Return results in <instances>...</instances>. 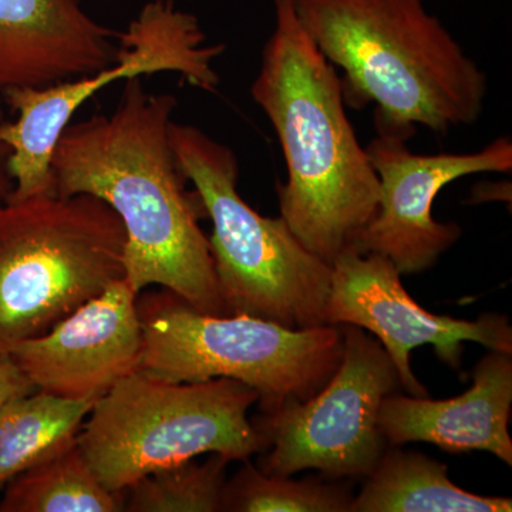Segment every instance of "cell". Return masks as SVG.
<instances>
[{
	"instance_id": "6da1fadb",
	"label": "cell",
	"mask_w": 512,
	"mask_h": 512,
	"mask_svg": "<svg viewBox=\"0 0 512 512\" xmlns=\"http://www.w3.org/2000/svg\"><path fill=\"white\" fill-rule=\"evenodd\" d=\"M177 99L150 93L140 77L126 80L119 107L64 128L53 150V191L67 198L89 194L119 215L126 229L124 266L140 295L158 285L192 308L224 315L200 195L170 143Z\"/></svg>"
},
{
	"instance_id": "7a4b0ae2",
	"label": "cell",
	"mask_w": 512,
	"mask_h": 512,
	"mask_svg": "<svg viewBox=\"0 0 512 512\" xmlns=\"http://www.w3.org/2000/svg\"><path fill=\"white\" fill-rule=\"evenodd\" d=\"M272 2L275 29L252 99L284 150L281 217L303 247L332 265L375 218L379 177L346 114L336 67L302 28L295 0Z\"/></svg>"
},
{
	"instance_id": "3957f363",
	"label": "cell",
	"mask_w": 512,
	"mask_h": 512,
	"mask_svg": "<svg viewBox=\"0 0 512 512\" xmlns=\"http://www.w3.org/2000/svg\"><path fill=\"white\" fill-rule=\"evenodd\" d=\"M320 53L343 72V100L375 106L377 136L409 141L480 119L488 80L423 0H295Z\"/></svg>"
},
{
	"instance_id": "277c9868",
	"label": "cell",
	"mask_w": 512,
	"mask_h": 512,
	"mask_svg": "<svg viewBox=\"0 0 512 512\" xmlns=\"http://www.w3.org/2000/svg\"><path fill=\"white\" fill-rule=\"evenodd\" d=\"M170 143L212 222L208 241L224 315L293 330L325 326L332 266L303 247L284 218L262 217L242 200L231 148L174 121Z\"/></svg>"
},
{
	"instance_id": "5b68a950",
	"label": "cell",
	"mask_w": 512,
	"mask_h": 512,
	"mask_svg": "<svg viewBox=\"0 0 512 512\" xmlns=\"http://www.w3.org/2000/svg\"><path fill=\"white\" fill-rule=\"evenodd\" d=\"M259 394L237 380L171 383L136 372L94 404L77 446L104 487L123 493L141 477L202 456L247 461L268 450L248 412Z\"/></svg>"
},
{
	"instance_id": "8992f818",
	"label": "cell",
	"mask_w": 512,
	"mask_h": 512,
	"mask_svg": "<svg viewBox=\"0 0 512 512\" xmlns=\"http://www.w3.org/2000/svg\"><path fill=\"white\" fill-rule=\"evenodd\" d=\"M137 312L138 372L171 383L237 380L256 390L265 413L318 393L342 357L340 326L293 330L252 316L208 315L164 288L141 292Z\"/></svg>"
},
{
	"instance_id": "52a82bcc",
	"label": "cell",
	"mask_w": 512,
	"mask_h": 512,
	"mask_svg": "<svg viewBox=\"0 0 512 512\" xmlns=\"http://www.w3.org/2000/svg\"><path fill=\"white\" fill-rule=\"evenodd\" d=\"M126 229L89 194L0 208V352L36 338L126 275Z\"/></svg>"
},
{
	"instance_id": "ba28073f",
	"label": "cell",
	"mask_w": 512,
	"mask_h": 512,
	"mask_svg": "<svg viewBox=\"0 0 512 512\" xmlns=\"http://www.w3.org/2000/svg\"><path fill=\"white\" fill-rule=\"evenodd\" d=\"M205 40L194 15L175 8L173 0H154L120 33L119 57L110 66L43 89L3 92L18 111L16 121L0 124V143L9 148L8 171L15 181L6 202L55 195L50 163L57 140L76 111L111 83L170 72L197 89L214 92L220 84L214 60L225 46H205Z\"/></svg>"
},
{
	"instance_id": "9c48e42d",
	"label": "cell",
	"mask_w": 512,
	"mask_h": 512,
	"mask_svg": "<svg viewBox=\"0 0 512 512\" xmlns=\"http://www.w3.org/2000/svg\"><path fill=\"white\" fill-rule=\"evenodd\" d=\"M340 330L342 357L329 382L308 400L285 403L256 424L271 450L261 460L264 473L292 476L313 468L330 478L367 477L382 458L380 409L399 386V375L365 329Z\"/></svg>"
},
{
	"instance_id": "30bf717a",
	"label": "cell",
	"mask_w": 512,
	"mask_h": 512,
	"mask_svg": "<svg viewBox=\"0 0 512 512\" xmlns=\"http://www.w3.org/2000/svg\"><path fill=\"white\" fill-rule=\"evenodd\" d=\"M330 266L326 325L359 326L373 333L409 396L429 397L410 366V353L421 346H433L453 369L460 366L466 342L512 355V328L505 316L485 313L471 322L426 311L407 293L399 269L384 255L349 247Z\"/></svg>"
},
{
	"instance_id": "8fae6325",
	"label": "cell",
	"mask_w": 512,
	"mask_h": 512,
	"mask_svg": "<svg viewBox=\"0 0 512 512\" xmlns=\"http://www.w3.org/2000/svg\"><path fill=\"white\" fill-rule=\"evenodd\" d=\"M366 153L379 177V208L350 247L386 256L402 275L433 268L461 237L460 225L441 224L431 215L446 185L471 174L512 171L507 137L477 153L420 156L410 151L407 141L377 136Z\"/></svg>"
},
{
	"instance_id": "7c38bea8",
	"label": "cell",
	"mask_w": 512,
	"mask_h": 512,
	"mask_svg": "<svg viewBox=\"0 0 512 512\" xmlns=\"http://www.w3.org/2000/svg\"><path fill=\"white\" fill-rule=\"evenodd\" d=\"M137 293L126 279L106 289L43 335L9 350L37 390L72 400H97L140 370L143 328Z\"/></svg>"
},
{
	"instance_id": "4fadbf2b",
	"label": "cell",
	"mask_w": 512,
	"mask_h": 512,
	"mask_svg": "<svg viewBox=\"0 0 512 512\" xmlns=\"http://www.w3.org/2000/svg\"><path fill=\"white\" fill-rule=\"evenodd\" d=\"M119 35L82 0H0V92L99 72L119 57Z\"/></svg>"
},
{
	"instance_id": "5bb4252c",
	"label": "cell",
	"mask_w": 512,
	"mask_h": 512,
	"mask_svg": "<svg viewBox=\"0 0 512 512\" xmlns=\"http://www.w3.org/2000/svg\"><path fill=\"white\" fill-rule=\"evenodd\" d=\"M512 355L491 350L477 363L473 384L448 400L390 394L379 426L386 443H431L448 453L488 451L512 466Z\"/></svg>"
},
{
	"instance_id": "9a60e30c",
	"label": "cell",
	"mask_w": 512,
	"mask_h": 512,
	"mask_svg": "<svg viewBox=\"0 0 512 512\" xmlns=\"http://www.w3.org/2000/svg\"><path fill=\"white\" fill-rule=\"evenodd\" d=\"M350 512H510L507 497H485L457 487L447 466L394 446L369 474Z\"/></svg>"
},
{
	"instance_id": "2e32d148",
	"label": "cell",
	"mask_w": 512,
	"mask_h": 512,
	"mask_svg": "<svg viewBox=\"0 0 512 512\" xmlns=\"http://www.w3.org/2000/svg\"><path fill=\"white\" fill-rule=\"evenodd\" d=\"M94 400H72L35 390L0 410V490L19 474L76 443Z\"/></svg>"
},
{
	"instance_id": "e0dca14e",
	"label": "cell",
	"mask_w": 512,
	"mask_h": 512,
	"mask_svg": "<svg viewBox=\"0 0 512 512\" xmlns=\"http://www.w3.org/2000/svg\"><path fill=\"white\" fill-rule=\"evenodd\" d=\"M0 512H121L123 493L104 487L76 443L23 471L5 488Z\"/></svg>"
},
{
	"instance_id": "ac0fdd59",
	"label": "cell",
	"mask_w": 512,
	"mask_h": 512,
	"mask_svg": "<svg viewBox=\"0 0 512 512\" xmlns=\"http://www.w3.org/2000/svg\"><path fill=\"white\" fill-rule=\"evenodd\" d=\"M228 463L220 454H211L202 463L192 458L147 474L123 491L124 511H222Z\"/></svg>"
},
{
	"instance_id": "d6986e66",
	"label": "cell",
	"mask_w": 512,
	"mask_h": 512,
	"mask_svg": "<svg viewBox=\"0 0 512 512\" xmlns=\"http://www.w3.org/2000/svg\"><path fill=\"white\" fill-rule=\"evenodd\" d=\"M245 466L225 483L222 511L231 512H350L348 488L316 480H291Z\"/></svg>"
},
{
	"instance_id": "ffe728a7",
	"label": "cell",
	"mask_w": 512,
	"mask_h": 512,
	"mask_svg": "<svg viewBox=\"0 0 512 512\" xmlns=\"http://www.w3.org/2000/svg\"><path fill=\"white\" fill-rule=\"evenodd\" d=\"M35 384L16 365L9 352H0V410L12 400L35 392Z\"/></svg>"
},
{
	"instance_id": "44dd1931",
	"label": "cell",
	"mask_w": 512,
	"mask_h": 512,
	"mask_svg": "<svg viewBox=\"0 0 512 512\" xmlns=\"http://www.w3.org/2000/svg\"><path fill=\"white\" fill-rule=\"evenodd\" d=\"M3 110L0 106V124L3 123ZM9 148L0 143V208L8 201L9 194L12 192V178L8 171Z\"/></svg>"
}]
</instances>
